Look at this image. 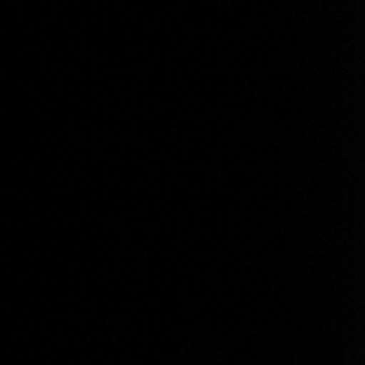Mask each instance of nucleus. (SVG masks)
Masks as SVG:
<instances>
[]
</instances>
